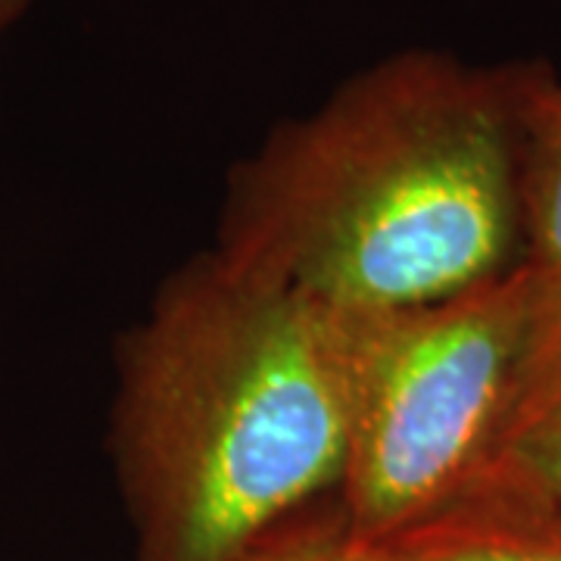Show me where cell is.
I'll return each mask as SVG.
<instances>
[{
    "instance_id": "52a82bcc",
    "label": "cell",
    "mask_w": 561,
    "mask_h": 561,
    "mask_svg": "<svg viewBox=\"0 0 561 561\" xmlns=\"http://www.w3.org/2000/svg\"><path fill=\"white\" fill-rule=\"evenodd\" d=\"M241 561H383L375 542L356 537L343 518L316 527H278Z\"/></svg>"
},
{
    "instance_id": "ba28073f",
    "label": "cell",
    "mask_w": 561,
    "mask_h": 561,
    "mask_svg": "<svg viewBox=\"0 0 561 561\" xmlns=\"http://www.w3.org/2000/svg\"><path fill=\"white\" fill-rule=\"evenodd\" d=\"M28 0H0V22H10Z\"/></svg>"
},
{
    "instance_id": "7a4b0ae2",
    "label": "cell",
    "mask_w": 561,
    "mask_h": 561,
    "mask_svg": "<svg viewBox=\"0 0 561 561\" xmlns=\"http://www.w3.org/2000/svg\"><path fill=\"white\" fill-rule=\"evenodd\" d=\"M359 324L219 253L162 287L116 409L147 561H241L341 490Z\"/></svg>"
},
{
    "instance_id": "277c9868",
    "label": "cell",
    "mask_w": 561,
    "mask_h": 561,
    "mask_svg": "<svg viewBox=\"0 0 561 561\" xmlns=\"http://www.w3.org/2000/svg\"><path fill=\"white\" fill-rule=\"evenodd\" d=\"M375 542L383 561H561V502L500 474Z\"/></svg>"
},
{
    "instance_id": "3957f363",
    "label": "cell",
    "mask_w": 561,
    "mask_h": 561,
    "mask_svg": "<svg viewBox=\"0 0 561 561\" xmlns=\"http://www.w3.org/2000/svg\"><path fill=\"white\" fill-rule=\"evenodd\" d=\"M559 324L561 278L527 262L446 300L362 316L343 524L381 540L474 481Z\"/></svg>"
},
{
    "instance_id": "9c48e42d",
    "label": "cell",
    "mask_w": 561,
    "mask_h": 561,
    "mask_svg": "<svg viewBox=\"0 0 561 561\" xmlns=\"http://www.w3.org/2000/svg\"><path fill=\"white\" fill-rule=\"evenodd\" d=\"M0 25H3V22H0Z\"/></svg>"
},
{
    "instance_id": "8992f818",
    "label": "cell",
    "mask_w": 561,
    "mask_h": 561,
    "mask_svg": "<svg viewBox=\"0 0 561 561\" xmlns=\"http://www.w3.org/2000/svg\"><path fill=\"white\" fill-rule=\"evenodd\" d=\"M481 474H500L561 502V324L542 346Z\"/></svg>"
},
{
    "instance_id": "5b68a950",
    "label": "cell",
    "mask_w": 561,
    "mask_h": 561,
    "mask_svg": "<svg viewBox=\"0 0 561 561\" xmlns=\"http://www.w3.org/2000/svg\"><path fill=\"white\" fill-rule=\"evenodd\" d=\"M522 262L561 278V79L534 62L518 113Z\"/></svg>"
},
{
    "instance_id": "6da1fadb",
    "label": "cell",
    "mask_w": 561,
    "mask_h": 561,
    "mask_svg": "<svg viewBox=\"0 0 561 561\" xmlns=\"http://www.w3.org/2000/svg\"><path fill=\"white\" fill-rule=\"evenodd\" d=\"M530 69L402 50L343 81L243 165L216 253L350 316L446 300L515 268Z\"/></svg>"
}]
</instances>
